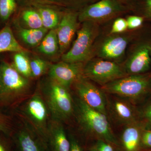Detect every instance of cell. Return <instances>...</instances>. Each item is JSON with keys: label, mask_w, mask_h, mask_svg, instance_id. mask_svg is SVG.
I'll return each instance as SVG.
<instances>
[{"label": "cell", "mask_w": 151, "mask_h": 151, "mask_svg": "<svg viewBox=\"0 0 151 151\" xmlns=\"http://www.w3.org/2000/svg\"><path fill=\"white\" fill-rule=\"evenodd\" d=\"M15 142L17 151H50L47 145L31 129L21 130Z\"/></svg>", "instance_id": "16"}, {"label": "cell", "mask_w": 151, "mask_h": 151, "mask_svg": "<svg viewBox=\"0 0 151 151\" xmlns=\"http://www.w3.org/2000/svg\"><path fill=\"white\" fill-rule=\"evenodd\" d=\"M73 84L78 98L91 108L107 115L108 100L101 88H98L84 76Z\"/></svg>", "instance_id": "10"}, {"label": "cell", "mask_w": 151, "mask_h": 151, "mask_svg": "<svg viewBox=\"0 0 151 151\" xmlns=\"http://www.w3.org/2000/svg\"><path fill=\"white\" fill-rule=\"evenodd\" d=\"M0 89H1V65H0Z\"/></svg>", "instance_id": "38"}, {"label": "cell", "mask_w": 151, "mask_h": 151, "mask_svg": "<svg viewBox=\"0 0 151 151\" xmlns=\"http://www.w3.org/2000/svg\"><path fill=\"white\" fill-rule=\"evenodd\" d=\"M0 151H10L6 145L1 140H0Z\"/></svg>", "instance_id": "33"}, {"label": "cell", "mask_w": 151, "mask_h": 151, "mask_svg": "<svg viewBox=\"0 0 151 151\" xmlns=\"http://www.w3.org/2000/svg\"><path fill=\"white\" fill-rule=\"evenodd\" d=\"M78 12L69 11L65 13L60 22L56 30L59 42V52L62 54L66 52L78 31L79 23Z\"/></svg>", "instance_id": "12"}, {"label": "cell", "mask_w": 151, "mask_h": 151, "mask_svg": "<svg viewBox=\"0 0 151 151\" xmlns=\"http://www.w3.org/2000/svg\"><path fill=\"white\" fill-rule=\"evenodd\" d=\"M135 30L119 34H110L101 28L100 35L93 46L92 58H98L122 63L126 58L127 49L137 37Z\"/></svg>", "instance_id": "1"}, {"label": "cell", "mask_w": 151, "mask_h": 151, "mask_svg": "<svg viewBox=\"0 0 151 151\" xmlns=\"http://www.w3.org/2000/svg\"><path fill=\"white\" fill-rule=\"evenodd\" d=\"M91 151H97V149L94 148L92 149Z\"/></svg>", "instance_id": "39"}, {"label": "cell", "mask_w": 151, "mask_h": 151, "mask_svg": "<svg viewBox=\"0 0 151 151\" xmlns=\"http://www.w3.org/2000/svg\"><path fill=\"white\" fill-rule=\"evenodd\" d=\"M142 141L143 145L148 147H151V130H146L143 133Z\"/></svg>", "instance_id": "31"}, {"label": "cell", "mask_w": 151, "mask_h": 151, "mask_svg": "<svg viewBox=\"0 0 151 151\" xmlns=\"http://www.w3.org/2000/svg\"><path fill=\"white\" fill-rule=\"evenodd\" d=\"M22 19L29 29H39L43 27L42 21L38 12L32 10H27L22 14Z\"/></svg>", "instance_id": "23"}, {"label": "cell", "mask_w": 151, "mask_h": 151, "mask_svg": "<svg viewBox=\"0 0 151 151\" xmlns=\"http://www.w3.org/2000/svg\"><path fill=\"white\" fill-rule=\"evenodd\" d=\"M134 3L124 0H99L78 12L80 23L90 21L101 24L134 10Z\"/></svg>", "instance_id": "4"}, {"label": "cell", "mask_w": 151, "mask_h": 151, "mask_svg": "<svg viewBox=\"0 0 151 151\" xmlns=\"http://www.w3.org/2000/svg\"><path fill=\"white\" fill-rule=\"evenodd\" d=\"M81 24L73 45L68 51L62 54V61L85 63L92 58L94 43L102 27L101 24L94 22H84Z\"/></svg>", "instance_id": "5"}, {"label": "cell", "mask_w": 151, "mask_h": 151, "mask_svg": "<svg viewBox=\"0 0 151 151\" xmlns=\"http://www.w3.org/2000/svg\"><path fill=\"white\" fill-rule=\"evenodd\" d=\"M32 77H37L43 74L47 67V63L44 60L36 58L30 61Z\"/></svg>", "instance_id": "25"}, {"label": "cell", "mask_w": 151, "mask_h": 151, "mask_svg": "<svg viewBox=\"0 0 151 151\" xmlns=\"http://www.w3.org/2000/svg\"><path fill=\"white\" fill-rule=\"evenodd\" d=\"M150 54L151 59V45L150 47Z\"/></svg>", "instance_id": "40"}, {"label": "cell", "mask_w": 151, "mask_h": 151, "mask_svg": "<svg viewBox=\"0 0 151 151\" xmlns=\"http://www.w3.org/2000/svg\"><path fill=\"white\" fill-rule=\"evenodd\" d=\"M0 132H6V129L5 127L3 124L0 123Z\"/></svg>", "instance_id": "34"}, {"label": "cell", "mask_w": 151, "mask_h": 151, "mask_svg": "<svg viewBox=\"0 0 151 151\" xmlns=\"http://www.w3.org/2000/svg\"><path fill=\"white\" fill-rule=\"evenodd\" d=\"M40 52L47 55H53L59 51V42L56 30H50L40 42L37 48Z\"/></svg>", "instance_id": "19"}, {"label": "cell", "mask_w": 151, "mask_h": 151, "mask_svg": "<svg viewBox=\"0 0 151 151\" xmlns=\"http://www.w3.org/2000/svg\"><path fill=\"white\" fill-rule=\"evenodd\" d=\"M48 112L45 101L37 94L27 101L24 108L25 114L33 127L31 129L47 146Z\"/></svg>", "instance_id": "9"}, {"label": "cell", "mask_w": 151, "mask_h": 151, "mask_svg": "<svg viewBox=\"0 0 151 151\" xmlns=\"http://www.w3.org/2000/svg\"><path fill=\"white\" fill-rule=\"evenodd\" d=\"M83 75L101 86L128 75L122 63L95 57L84 63Z\"/></svg>", "instance_id": "7"}, {"label": "cell", "mask_w": 151, "mask_h": 151, "mask_svg": "<svg viewBox=\"0 0 151 151\" xmlns=\"http://www.w3.org/2000/svg\"><path fill=\"white\" fill-rule=\"evenodd\" d=\"M43 27L47 29H55L59 24V17L58 14L51 9L42 8L39 10Z\"/></svg>", "instance_id": "21"}, {"label": "cell", "mask_w": 151, "mask_h": 151, "mask_svg": "<svg viewBox=\"0 0 151 151\" xmlns=\"http://www.w3.org/2000/svg\"><path fill=\"white\" fill-rule=\"evenodd\" d=\"M44 97L52 119L61 122L73 113V100L68 89L50 79L43 91Z\"/></svg>", "instance_id": "6"}, {"label": "cell", "mask_w": 151, "mask_h": 151, "mask_svg": "<svg viewBox=\"0 0 151 151\" xmlns=\"http://www.w3.org/2000/svg\"><path fill=\"white\" fill-rule=\"evenodd\" d=\"M24 52H16L13 66L23 76L29 78L32 77L30 61Z\"/></svg>", "instance_id": "22"}, {"label": "cell", "mask_w": 151, "mask_h": 151, "mask_svg": "<svg viewBox=\"0 0 151 151\" xmlns=\"http://www.w3.org/2000/svg\"><path fill=\"white\" fill-rule=\"evenodd\" d=\"M83 1H88V2L90 3V4H92L96 2L97 1H99V0H83Z\"/></svg>", "instance_id": "35"}, {"label": "cell", "mask_w": 151, "mask_h": 151, "mask_svg": "<svg viewBox=\"0 0 151 151\" xmlns=\"http://www.w3.org/2000/svg\"><path fill=\"white\" fill-rule=\"evenodd\" d=\"M47 145L50 151H70V141L61 122L52 119L49 122Z\"/></svg>", "instance_id": "15"}, {"label": "cell", "mask_w": 151, "mask_h": 151, "mask_svg": "<svg viewBox=\"0 0 151 151\" xmlns=\"http://www.w3.org/2000/svg\"><path fill=\"white\" fill-rule=\"evenodd\" d=\"M16 39L11 27L6 26L0 31V52H25Z\"/></svg>", "instance_id": "18"}, {"label": "cell", "mask_w": 151, "mask_h": 151, "mask_svg": "<svg viewBox=\"0 0 151 151\" xmlns=\"http://www.w3.org/2000/svg\"><path fill=\"white\" fill-rule=\"evenodd\" d=\"M96 149L97 151H113L112 146L102 139L99 140L97 142Z\"/></svg>", "instance_id": "30"}, {"label": "cell", "mask_w": 151, "mask_h": 151, "mask_svg": "<svg viewBox=\"0 0 151 151\" xmlns=\"http://www.w3.org/2000/svg\"><path fill=\"white\" fill-rule=\"evenodd\" d=\"M84 63L62 61L50 67L49 75L51 80L69 89L76 81L84 76Z\"/></svg>", "instance_id": "11"}, {"label": "cell", "mask_w": 151, "mask_h": 151, "mask_svg": "<svg viewBox=\"0 0 151 151\" xmlns=\"http://www.w3.org/2000/svg\"><path fill=\"white\" fill-rule=\"evenodd\" d=\"M115 96L107 103V106L108 105L114 119L126 126L137 124L138 114L132 102L125 98Z\"/></svg>", "instance_id": "13"}, {"label": "cell", "mask_w": 151, "mask_h": 151, "mask_svg": "<svg viewBox=\"0 0 151 151\" xmlns=\"http://www.w3.org/2000/svg\"><path fill=\"white\" fill-rule=\"evenodd\" d=\"M113 20L111 27L105 29L109 33H121L128 30V25L126 18L118 17Z\"/></svg>", "instance_id": "26"}, {"label": "cell", "mask_w": 151, "mask_h": 151, "mask_svg": "<svg viewBox=\"0 0 151 151\" xmlns=\"http://www.w3.org/2000/svg\"><path fill=\"white\" fill-rule=\"evenodd\" d=\"M105 93L137 102L151 91V74L127 75L101 86Z\"/></svg>", "instance_id": "3"}, {"label": "cell", "mask_w": 151, "mask_h": 151, "mask_svg": "<svg viewBox=\"0 0 151 151\" xmlns=\"http://www.w3.org/2000/svg\"><path fill=\"white\" fill-rule=\"evenodd\" d=\"M41 1H45L47 2H54V0H41Z\"/></svg>", "instance_id": "37"}, {"label": "cell", "mask_w": 151, "mask_h": 151, "mask_svg": "<svg viewBox=\"0 0 151 151\" xmlns=\"http://www.w3.org/2000/svg\"><path fill=\"white\" fill-rule=\"evenodd\" d=\"M142 17L144 19H151V0H145L143 4Z\"/></svg>", "instance_id": "28"}, {"label": "cell", "mask_w": 151, "mask_h": 151, "mask_svg": "<svg viewBox=\"0 0 151 151\" xmlns=\"http://www.w3.org/2000/svg\"><path fill=\"white\" fill-rule=\"evenodd\" d=\"M151 42L137 41V38L127 49L122 64L127 75L143 74L151 68Z\"/></svg>", "instance_id": "8"}, {"label": "cell", "mask_w": 151, "mask_h": 151, "mask_svg": "<svg viewBox=\"0 0 151 151\" xmlns=\"http://www.w3.org/2000/svg\"><path fill=\"white\" fill-rule=\"evenodd\" d=\"M73 111L78 124L86 133L117 145L106 115L88 106L80 98L73 100Z\"/></svg>", "instance_id": "2"}, {"label": "cell", "mask_w": 151, "mask_h": 151, "mask_svg": "<svg viewBox=\"0 0 151 151\" xmlns=\"http://www.w3.org/2000/svg\"><path fill=\"white\" fill-rule=\"evenodd\" d=\"M28 82L26 78L6 62L1 65V89L4 92L19 93L26 89Z\"/></svg>", "instance_id": "14"}, {"label": "cell", "mask_w": 151, "mask_h": 151, "mask_svg": "<svg viewBox=\"0 0 151 151\" xmlns=\"http://www.w3.org/2000/svg\"><path fill=\"white\" fill-rule=\"evenodd\" d=\"M142 115L146 121L151 125V99L143 108Z\"/></svg>", "instance_id": "29"}, {"label": "cell", "mask_w": 151, "mask_h": 151, "mask_svg": "<svg viewBox=\"0 0 151 151\" xmlns=\"http://www.w3.org/2000/svg\"><path fill=\"white\" fill-rule=\"evenodd\" d=\"M129 30L137 29L142 25L145 19L141 16L130 15L126 17Z\"/></svg>", "instance_id": "27"}, {"label": "cell", "mask_w": 151, "mask_h": 151, "mask_svg": "<svg viewBox=\"0 0 151 151\" xmlns=\"http://www.w3.org/2000/svg\"><path fill=\"white\" fill-rule=\"evenodd\" d=\"M124 1H127L131 2L134 3L135 0H124Z\"/></svg>", "instance_id": "36"}, {"label": "cell", "mask_w": 151, "mask_h": 151, "mask_svg": "<svg viewBox=\"0 0 151 151\" xmlns=\"http://www.w3.org/2000/svg\"><path fill=\"white\" fill-rule=\"evenodd\" d=\"M69 140L70 145V151H82L81 146L74 137L70 136Z\"/></svg>", "instance_id": "32"}, {"label": "cell", "mask_w": 151, "mask_h": 151, "mask_svg": "<svg viewBox=\"0 0 151 151\" xmlns=\"http://www.w3.org/2000/svg\"><path fill=\"white\" fill-rule=\"evenodd\" d=\"M137 124L127 125L122 135V142L126 151H137L139 146L141 134Z\"/></svg>", "instance_id": "17"}, {"label": "cell", "mask_w": 151, "mask_h": 151, "mask_svg": "<svg viewBox=\"0 0 151 151\" xmlns=\"http://www.w3.org/2000/svg\"><path fill=\"white\" fill-rule=\"evenodd\" d=\"M48 32L45 28L39 29H20L19 35L24 42L30 46H36L39 44Z\"/></svg>", "instance_id": "20"}, {"label": "cell", "mask_w": 151, "mask_h": 151, "mask_svg": "<svg viewBox=\"0 0 151 151\" xmlns=\"http://www.w3.org/2000/svg\"><path fill=\"white\" fill-rule=\"evenodd\" d=\"M16 8L15 0H0V18L3 21L8 19Z\"/></svg>", "instance_id": "24"}]
</instances>
